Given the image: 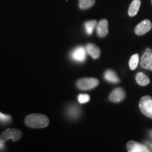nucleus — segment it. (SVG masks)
Masks as SVG:
<instances>
[{"label":"nucleus","instance_id":"nucleus-1","mask_svg":"<svg viewBox=\"0 0 152 152\" xmlns=\"http://www.w3.org/2000/svg\"><path fill=\"white\" fill-rule=\"evenodd\" d=\"M25 123L31 128H44L49 124V118L44 114H30L25 119Z\"/></svg>","mask_w":152,"mask_h":152},{"label":"nucleus","instance_id":"nucleus-2","mask_svg":"<svg viewBox=\"0 0 152 152\" xmlns=\"http://www.w3.org/2000/svg\"><path fill=\"white\" fill-rule=\"evenodd\" d=\"M22 136L23 132L18 129L9 128L0 134V142L5 143L8 140H12L14 142H17L22 137Z\"/></svg>","mask_w":152,"mask_h":152},{"label":"nucleus","instance_id":"nucleus-3","mask_svg":"<svg viewBox=\"0 0 152 152\" xmlns=\"http://www.w3.org/2000/svg\"><path fill=\"white\" fill-rule=\"evenodd\" d=\"M139 107L144 115L152 119V97L147 95L140 99Z\"/></svg>","mask_w":152,"mask_h":152},{"label":"nucleus","instance_id":"nucleus-4","mask_svg":"<svg viewBox=\"0 0 152 152\" xmlns=\"http://www.w3.org/2000/svg\"><path fill=\"white\" fill-rule=\"evenodd\" d=\"M99 84V81L94 77H85L77 81L76 85L81 90H90L96 87Z\"/></svg>","mask_w":152,"mask_h":152},{"label":"nucleus","instance_id":"nucleus-5","mask_svg":"<svg viewBox=\"0 0 152 152\" xmlns=\"http://www.w3.org/2000/svg\"><path fill=\"white\" fill-rule=\"evenodd\" d=\"M87 51L83 47H77L72 50L71 53V58L76 62L83 63L86 60Z\"/></svg>","mask_w":152,"mask_h":152},{"label":"nucleus","instance_id":"nucleus-6","mask_svg":"<svg viewBox=\"0 0 152 152\" xmlns=\"http://www.w3.org/2000/svg\"><path fill=\"white\" fill-rule=\"evenodd\" d=\"M140 66L144 69L152 71V50L147 48L140 58Z\"/></svg>","mask_w":152,"mask_h":152},{"label":"nucleus","instance_id":"nucleus-7","mask_svg":"<svg viewBox=\"0 0 152 152\" xmlns=\"http://www.w3.org/2000/svg\"><path fill=\"white\" fill-rule=\"evenodd\" d=\"M152 28L151 22L149 19H145L137 24L134 28V33L137 35L141 36L149 32Z\"/></svg>","mask_w":152,"mask_h":152},{"label":"nucleus","instance_id":"nucleus-8","mask_svg":"<svg viewBox=\"0 0 152 152\" xmlns=\"http://www.w3.org/2000/svg\"><path fill=\"white\" fill-rule=\"evenodd\" d=\"M125 92L121 87H117L115 90L112 91L109 95L110 102L113 103H119L125 99Z\"/></svg>","mask_w":152,"mask_h":152},{"label":"nucleus","instance_id":"nucleus-9","mask_svg":"<svg viewBox=\"0 0 152 152\" xmlns=\"http://www.w3.org/2000/svg\"><path fill=\"white\" fill-rule=\"evenodd\" d=\"M127 150L129 152H149L143 143L135 141H130L127 143Z\"/></svg>","mask_w":152,"mask_h":152},{"label":"nucleus","instance_id":"nucleus-10","mask_svg":"<svg viewBox=\"0 0 152 152\" xmlns=\"http://www.w3.org/2000/svg\"><path fill=\"white\" fill-rule=\"evenodd\" d=\"M96 33L99 37H104L109 33V22L106 19L101 20L96 27Z\"/></svg>","mask_w":152,"mask_h":152},{"label":"nucleus","instance_id":"nucleus-11","mask_svg":"<svg viewBox=\"0 0 152 152\" xmlns=\"http://www.w3.org/2000/svg\"><path fill=\"white\" fill-rule=\"evenodd\" d=\"M85 49H86L87 54L90 55L94 59H97V58H99L101 55V49L96 45L92 43H89L86 45Z\"/></svg>","mask_w":152,"mask_h":152},{"label":"nucleus","instance_id":"nucleus-12","mask_svg":"<svg viewBox=\"0 0 152 152\" xmlns=\"http://www.w3.org/2000/svg\"><path fill=\"white\" fill-rule=\"evenodd\" d=\"M66 113L70 118L75 120L78 118L80 115V109L78 106L75 105V104H71L67 107Z\"/></svg>","mask_w":152,"mask_h":152},{"label":"nucleus","instance_id":"nucleus-13","mask_svg":"<svg viewBox=\"0 0 152 152\" xmlns=\"http://www.w3.org/2000/svg\"><path fill=\"white\" fill-rule=\"evenodd\" d=\"M141 6V1L140 0H133L130 4L128 9V15L130 17H133L137 14Z\"/></svg>","mask_w":152,"mask_h":152},{"label":"nucleus","instance_id":"nucleus-14","mask_svg":"<svg viewBox=\"0 0 152 152\" xmlns=\"http://www.w3.org/2000/svg\"><path fill=\"white\" fill-rule=\"evenodd\" d=\"M104 79L106 81L112 83H118L120 82V78L115 71L113 70H107L104 73Z\"/></svg>","mask_w":152,"mask_h":152},{"label":"nucleus","instance_id":"nucleus-15","mask_svg":"<svg viewBox=\"0 0 152 152\" xmlns=\"http://www.w3.org/2000/svg\"><path fill=\"white\" fill-rule=\"evenodd\" d=\"M136 82L137 84L140 86H146V85H149L150 83V80L145 74L142 73V72H139L137 73L135 76Z\"/></svg>","mask_w":152,"mask_h":152},{"label":"nucleus","instance_id":"nucleus-16","mask_svg":"<svg viewBox=\"0 0 152 152\" xmlns=\"http://www.w3.org/2000/svg\"><path fill=\"white\" fill-rule=\"evenodd\" d=\"M96 20H89L85 23V31L87 35H91L93 33V30L96 26Z\"/></svg>","mask_w":152,"mask_h":152},{"label":"nucleus","instance_id":"nucleus-17","mask_svg":"<svg viewBox=\"0 0 152 152\" xmlns=\"http://www.w3.org/2000/svg\"><path fill=\"white\" fill-rule=\"evenodd\" d=\"M139 62H140V56H139L138 54H133L130 57V59L129 61V66H130V68L132 71L136 69L139 64Z\"/></svg>","mask_w":152,"mask_h":152},{"label":"nucleus","instance_id":"nucleus-18","mask_svg":"<svg viewBox=\"0 0 152 152\" xmlns=\"http://www.w3.org/2000/svg\"><path fill=\"white\" fill-rule=\"evenodd\" d=\"M95 4V0H79V7L80 9H90Z\"/></svg>","mask_w":152,"mask_h":152},{"label":"nucleus","instance_id":"nucleus-19","mask_svg":"<svg viewBox=\"0 0 152 152\" xmlns=\"http://www.w3.org/2000/svg\"><path fill=\"white\" fill-rule=\"evenodd\" d=\"M77 100L80 104H86L88 102H90V96L89 94H81L78 95V97H77Z\"/></svg>","mask_w":152,"mask_h":152},{"label":"nucleus","instance_id":"nucleus-20","mask_svg":"<svg viewBox=\"0 0 152 152\" xmlns=\"http://www.w3.org/2000/svg\"><path fill=\"white\" fill-rule=\"evenodd\" d=\"M11 121V117L9 115H5L0 113V122H2L4 123H8Z\"/></svg>","mask_w":152,"mask_h":152},{"label":"nucleus","instance_id":"nucleus-21","mask_svg":"<svg viewBox=\"0 0 152 152\" xmlns=\"http://www.w3.org/2000/svg\"><path fill=\"white\" fill-rule=\"evenodd\" d=\"M143 144L146 146V147L149 149V152L152 151V143L150 140H145V141H144Z\"/></svg>","mask_w":152,"mask_h":152},{"label":"nucleus","instance_id":"nucleus-22","mask_svg":"<svg viewBox=\"0 0 152 152\" xmlns=\"http://www.w3.org/2000/svg\"><path fill=\"white\" fill-rule=\"evenodd\" d=\"M148 137H149V140L151 141V142L152 143V130H149L148 131Z\"/></svg>","mask_w":152,"mask_h":152},{"label":"nucleus","instance_id":"nucleus-23","mask_svg":"<svg viewBox=\"0 0 152 152\" xmlns=\"http://www.w3.org/2000/svg\"><path fill=\"white\" fill-rule=\"evenodd\" d=\"M151 4H152V0H151Z\"/></svg>","mask_w":152,"mask_h":152}]
</instances>
